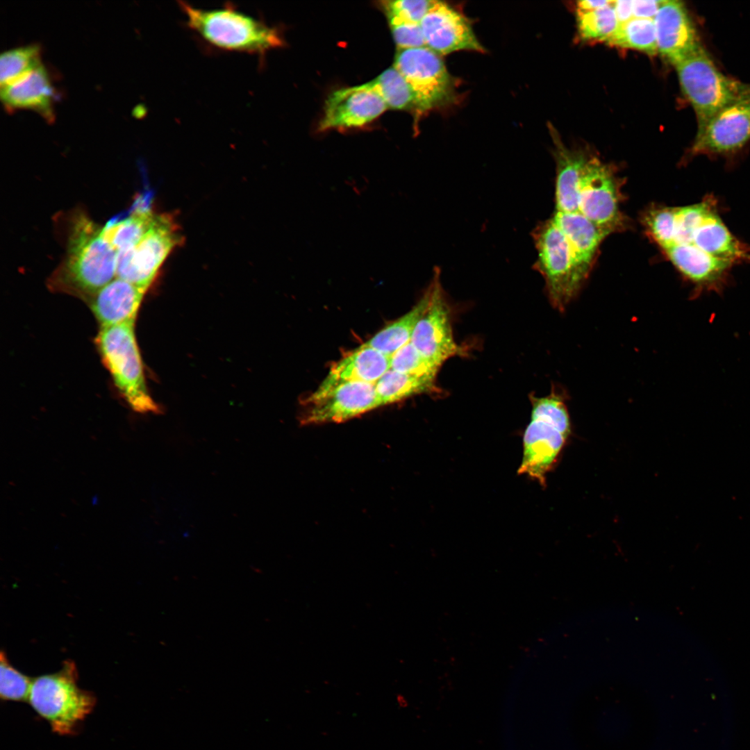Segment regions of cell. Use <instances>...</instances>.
Returning a JSON list of instances; mask_svg holds the SVG:
<instances>
[{
	"label": "cell",
	"mask_w": 750,
	"mask_h": 750,
	"mask_svg": "<svg viewBox=\"0 0 750 750\" xmlns=\"http://www.w3.org/2000/svg\"><path fill=\"white\" fill-rule=\"evenodd\" d=\"M532 236L538 252L533 268L543 276L551 304L559 311L576 296L588 274L552 218L540 222Z\"/></svg>",
	"instance_id": "52a82bcc"
},
{
	"label": "cell",
	"mask_w": 750,
	"mask_h": 750,
	"mask_svg": "<svg viewBox=\"0 0 750 750\" xmlns=\"http://www.w3.org/2000/svg\"><path fill=\"white\" fill-rule=\"evenodd\" d=\"M430 288L412 308L398 319L379 331L363 344L391 356L410 341L414 329L428 307Z\"/></svg>",
	"instance_id": "d4e9b609"
},
{
	"label": "cell",
	"mask_w": 750,
	"mask_h": 750,
	"mask_svg": "<svg viewBox=\"0 0 750 750\" xmlns=\"http://www.w3.org/2000/svg\"><path fill=\"white\" fill-rule=\"evenodd\" d=\"M390 365L391 356L362 344L335 362L326 378L311 395L322 394L342 383L376 384L390 369Z\"/></svg>",
	"instance_id": "ac0fdd59"
},
{
	"label": "cell",
	"mask_w": 750,
	"mask_h": 750,
	"mask_svg": "<svg viewBox=\"0 0 750 750\" xmlns=\"http://www.w3.org/2000/svg\"><path fill=\"white\" fill-rule=\"evenodd\" d=\"M78 679L77 667L72 660L65 661L55 673L33 678L27 701L58 735L76 734L95 707V695L81 688Z\"/></svg>",
	"instance_id": "277c9868"
},
{
	"label": "cell",
	"mask_w": 750,
	"mask_h": 750,
	"mask_svg": "<svg viewBox=\"0 0 750 750\" xmlns=\"http://www.w3.org/2000/svg\"><path fill=\"white\" fill-rule=\"evenodd\" d=\"M673 265L696 290H721L732 263L714 257L692 244H674L665 250Z\"/></svg>",
	"instance_id": "d6986e66"
},
{
	"label": "cell",
	"mask_w": 750,
	"mask_h": 750,
	"mask_svg": "<svg viewBox=\"0 0 750 750\" xmlns=\"http://www.w3.org/2000/svg\"><path fill=\"white\" fill-rule=\"evenodd\" d=\"M390 369L409 375L435 380L440 368L423 356L410 341L391 356Z\"/></svg>",
	"instance_id": "1f68e13d"
},
{
	"label": "cell",
	"mask_w": 750,
	"mask_h": 750,
	"mask_svg": "<svg viewBox=\"0 0 750 750\" xmlns=\"http://www.w3.org/2000/svg\"><path fill=\"white\" fill-rule=\"evenodd\" d=\"M606 42L610 46L637 50L650 56L658 52L654 21L651 19L632 18L619 24Z\"/></svg>",
	"instance_id": "83f0119b"
},
{
	"label": "cell",
	"mask_w": 750,
	"mask_h": 750,
	"mask_svg": "<svg viewBox=\"0 0 750 750\" xmlns=\"http://www.w3.org/2000/svg\"><path fill=\"white\" fill-rule=\"evenodd\" d=\"M428 287L429 303L414 329L410 342L423 356L440 368L449 358L465 355V351L456 342L453 335L450 309L438 267L435 268Z\"/></svg>",
	"instance_id": "8fae6325"
},
{
	"label": "cell",
	"mask_w": 750,
	"mask_h": 750,
	"mask_svg": "<svg viewBox=\"0 0 750 750\" xmlns=\"http://www.w3.org/2000/svg\"><path fill=\"white\" fill-rule=\"evenodd\" d=\"M394 67L415 91L422 114L457 101V83L441 56L427 47L398 49Z\"/></svg>",
	"instance_id": "ba28073f"
},
{
	"label": "cell",
	"mask_w": 750,
	"mask_h": 750,
	"mask_svg": "<svg viewBox=\"0 0 750 750\" xmlns=\"http://www.w3.org/2000/svg\"><path fill=\"white\" fill-rule=\"evenodd\" d=\"M178 3L187 26L212 47L263 56L283 44L277 28L233 4L209 9L183 1Z\"/></svg>",
	"instance_id": "7a4b0ae2"
},
{
	"label": "cell",
	"mask_w": 750,
	"mask_h": 750,
	"mask_svg": "<svg viewBox=\"0 0 750 750\" xmlns=\"http://www.w3.org/2000/svg\"><path fill=\"white\" fill-rule=\"evenodd\" d=\"M69 228L65 255L47 285L88 303L116 278L117 252L103 236L102 226L82 211L72 216Z\"/></svg>",
	"instance_id": "6da1fadb"
},
{
	"label": "cell",
	"mask_w": 750,
	"mask_h": 750,
	"mask_svg": "<svg viewBox=\"0 0 750 750\" xmlns=\"http://www.w3.org/2000/svg\"><path fill=\"white\" fill-rule=\"evenodd\" d=\"M381 406H386L420 394L435 392V380L388 370L376 383Z\"/></svg>",
	"instance_id": "4316f807"
},
{
	"label": "cell",
	"mask_w": 750,
	"mask_h": 750,
	"mask_svg": "<svg viewBox=\"0 0 750 750\" xmlns=\"http://www.w3.org/2000/svg\"><path fill=\"white\" fill-rule=\"evenodd\" d=\"M691 244L714 257L732 264L749 257V251L744 245L729 232L716 213L710 216L697 229Z\"/></svg>",
	"instance_id": "603a6c76"
},
{
	"label": "cell",
	"mask_w": 750,
	"mask_h": 750,
	"mask_svg": "<svg viewBox=\"0 0 750 750\" xmlns=\"http://www.w3.org/2000/svg\"><path fill=\"white\" fill-rule=\"evenodd\" d=\"M674 67L681 90L694 111L697 131L724 107L750 92V83L723 74L703 45Z\"/></svg>",
	"instance_id": "8992f818"
},
{
	"label": "cell",
	"mask_w": 750,
	"mask_h": 750,
	"mask_svg": "<svg viewBox=\"0 0 750 750\" xmlns=\"http://www.w3.org/2000/svg\"><path fill=\"white\" fill-rule=\"evenodd\" d=\"M549 129L554 144L553 156L556 167V211L578 212L580 180L589 156L583 151L567 148L551 124H549Z\"/></svg>",
	"instance_id": "44dd1931"
},
{
	"label": "cell",
	"mask_w": 750,
	"mask_h": 750,
	"mask_svg": "<svg viewBox=\"0 0 750 750\" xmlns=\"http://www.w3.org/2000/svg\"><path fill=\"white\" fill-rule=\"evenodd\" d=\"M369 83L388 108L412 112L416 120L423 115L415 91L394 66Z\"/></svg>",
	"instance_id": "484cf974"
},
{
	"label": "cell",
	"mask_w": 750,
	"mask_h": 750,
	"mask_svg": "<svg viewBox=\"0 0 750 750\" xmlns=\"http://www.w3.org/2000/svg\"><path fill=\"white\" fill-rule=\"evenodd\" d=\"M146 292L116 277L100 290L88 303L100 328L117 325L135 321Z\"/></svg>",
	"instance_id": "ffe728a7"
},
{
	"label": "cell",
	"mask_w": 750,
	"mask_h": 750,
	"mask_svg": "<svg viewBox=\"0 0 750 750\" xmlns=\"http://www.w3.org/2000/svg\"><path fill=\"white\" fill-rule=\"evenodd\" d=\"M613 167L589 156L579 184L578 212L610 233L622 228L620 187Z\"/></svg>",
	"instance_id": "30bf717a"
},
{
	"label": "cell",
	"mask_w": 750,
	"mask_h": 750,
	"mask_svg": "<svg viewBox=\"0 0 750 750\" xmlns=\"http://www.w3.org/2000/svg\"><path fill=\"white\" fill-rule=\"evenodd\" d=\"M388 106L370 83L333 91L325 101L319 131L360 127L379 117Z\"/></svg>",
	"instance_id": "5bb4252c"
},
{
	"label": "cell",
	"mask_w": 750,
	"mask_h": 750,
	"mask_svg": "<svg viewBox=\"0 0 750 750\" xmlns=\"http://www.w3.org/2000/svg\"><path fill=\"white\" fill-rule=\"evenodd\" d=\"M576 19L579 35L585 40L606 42L619 25L612 1L595 10L576 11Z\"/></svg>",
	"instance_id": "f546056e"
},
{
	"label": "cell",
	"mask_w": 750,
	"mask_h": 750,
	"mask_svg": "<svg viewBox=\"0 0 750 750\" xmlns=\"http://www.w3.org/2000/svg\"><path fill=\"white\" fill-rule=\"evenodd\" d=\"M612 7L619 24L633 18L632 1H612Z\"/></svg>",
	"instance_id": "74e56055"
},
{
	"label": "cell",
	"mask_w": 750,
	"mask_h": 750,
	"mask_svg": "<svg viewBox=\"0 0 750 750\" xmlns=\"http://www.w3.org/2000/svg\"><path fill=\"white\" fill-rule=\"evenodd\" d=\"M653 21L658 51L674 67L702 46L683 2L662 0Z\"/></svg>",
	"instance_id": "2e32d148"
},
{
	"label": "cell",
	"mask_w": 750,
	"mask_h": 750,
	"mask_svg": "<svg viewBox=\"0 0 750 750\" xmlns=\"http://www.w3.org/2000/svg\"><path fill=\"white\" fill-rule=\"evenodd\" d=\"M301 422L305 424L342 422L381 406L375 384L347 382L318 396L310 395Z\"/></svg>",
	"instance_id": "7c38bea8"
},
{
	"label": "cell",
	"mask_w": 750,
	"mask_h": 750,
	"mask_svg": "<svg viewBox=\"0 0 750 750\" xmlns=\"http://www.w3.org/2000/svg\"><path fill=\"white\" fill-rule=\"evenodd\" d=\"M612 1H603V0H583L577 2L576 11H589L597 9L599 8L607 6L611 3Z\"/></svg>",
	"instance_id": "f35d334b"
},
{
	"label": "cell",
	"mask_w": 750,
	"mask_h": 750,
	"mask_svg": "<svg viewBox=\"0 0 750 750\" xmlns=\"http://www.w3.org/2000/svg\"><path fill=\"white\" fill-rule=\"evenodd\" d=\"M661 3L662 0L632 1L633 18L653 19Z\"/></svg>",
	"instance_id": "8d00e7d4"
},
{
	"label": "cell",
	"mask_w": 750,
	"mask_h": 750,
	"mask_svg": "<svg viewBox=\"0 0 750 750\" xmlns=\"http://www.w3.org/2000/svg\"><path fill=\"white\" fill-rule=\"evenodd\" d=\"M644 222L651 237L665 250L674 242L676 208L658 207L649 210Z\"/></svg>",
	"instance_id": "836d02e7"
},
{
	"label": "cell",
	"mask_w": 750,
	"mask_h": 750,
	"mask_svg": "<svg viewBox=\"0 0 750 750\" xmlns=\"http://www.w3.org/2000/svg\"><path fill=\"white\" fill-rule=\"evenodd\" d=\"M135 321L101 327L96 344L102 361L118 392L135 412L160 413V406L150 396L138 347Z\"/></svg>",
	"instance_id": "5b68a950"
},
{
	"label": "cell",
	"mask_w": 750,
	"mask_h": 750,
	"mask_svg": "<svg viewBox=\"0 0 750 750\" xmlns=\"http://www.w3.org/2000/svg\"><path fill=\"white\" fill-rule=\"evenodd\" d=\"M54 89L41 64L12 81L1 86L0 97L7 109H29L45 119H53Z\"/></svg>",
	"instance_id": "e0dca14e"
},
{
	"label": "cell",
	"mask_w": 750,
	"mask_h": 750,
	"mask_svg": "<svg viewBox=\"0 0 750 750\" xmlns=\"http://www.w3.org/2000/svg\"><path fill=\"white\" fill-rule=\"evenodd\" d=\"M138 199L124 217H115L102 226V233L118 253L133 246L146 233L156 216L150 208Z\"/></svg>",
	"instance_id": "cb8c5ba5"
},
{
	"label": "cell",
	"mask_w": 750,
	"mask_h": 750,
	"mask_svg": "<svg viewBox=\"0 0 750 750\" xmlns=\"http://www.w3.org/2000/svg\"><path fill=\"white\" fill-rule=\"evenodd\" d=\"M387 17L398 49H410L426 46L420 24L405 21L394 17Z\"/></svg>",
	"instance_id": "d590c367"
},
{
	"label": "cell",
	"mask_w": 750,
	"mask_h": 750,
	"mask_svg": "<svg viewBox=\"0 0 750 750\" xmlns=\"http://www.w3.org/2000/svg\"><path fill=\"white\" fill-rule=\"evenodd\" d=\"M551 218L566 237L580 265L589 274L599 247L610 233L580 212L556 211Z\"/></svg>",
	"instance_id": "7402d4cb"
},
{
	"label": "cell",
	"mask_w": 750,
	"mask_h": 750,
	"mask_svg": "<svg viewBox=\"0 0 750 750\" xmlns=\"http://www.w3.org/2000/svg\"><path fill=\"white\" fill-rule=\"evenodd\" d=\"M420 26L426 46L440 56L458 51H485L467 18L444 2L437 1Z\"/></svg>",
	"instance_id": "9a60e30c"
},
{
	"label": "cell",
	"mask_w": 750,
	"mask_h": 750,
	"mask_svg": "<svg viewBox=\"0 0 750 750\" xmlns=\"http://www.w3.org/2000/svg\"><path fill=\"white\" fill-rule=\"evenodd\" d=\"M531 420L523 437V456L518 473L526 474L543 486L547 474L555 466L571 434V422L564 394L530 397Z\"/></svg>",
	"instance_id": "3957f363"
},
{
	"label": "cell",
	"mask_w": 750,
	"mask_h": 750,
	"mask_svg": "<svg viewBox=\"0 0 750 750\" xmlns=\"http://www.w3.org/2000/svg\"><path fill=\"white\" fill-rule=\"evenodd\" d=\"M714 213L715 210L711 199L692 206L676 208L673 245L691 243L697 229Z\"/></svg>",
	"instance_id": "4dcf8cb0"
},
{
	"label": "cell",
	"mask_w": 750,
	"mask_h": 750,
	"mask_svg": "<svg viewBox=\"0 0 750 750\" xmlns=\"http://www.w3.org/2000/svg\"><path fill=\"white\" fill-rule=\"evenodd\" d=\"M181 241L172 217L156 215L139 241L118 253L116 277L147 291L167 256Z\"/></svg>",
	"instance_id": "9c48e42d"
},
{
	"label": "cell",
	"mask_w": 750,
	"mask_h": 750,
	"mask_svg": "<svg viewBox=\"0 0 750 750\" xmlns=\"http://www.w3.org/2000/svg\"><path fill=\"white\" fill-rule=\"evenodd\" d=\"M437 1L434 0H398L382 1V7L387 17L420 24Z\"/></svg>",
	"instance_id": "e575fe53"
},
{
	"label": "cell",
	"mask_w": 750,
	"mask_h": 750,
	"mask_svg": "<svg viewBox=\"0 0 750 750\" xmlns=\"http://www.w3.org/2000/svg\"><path fill=\"white\" fill-rule=\"evenodd\" d=\"M750 140V92L726 106L697 132L691 155L733 152Z\"/></svg>",
	"instance_id": "4fadbf2b"
},
{
	"label": "cell",
	"mask_w": 750,
	"mask_h": 750,
	"mask_svg": "<svg viewBox=\"0 0 750 750\" xmlns=\"http://www.w3.org/2000/svg\"><path fill=\"white\" fill-rule=\"evenodd\" d=\"M40 47L30 44L12 48L0 55V83L4 85L41 65Z\"/></svg>",
	"instance_id": "f1b7e54d"
},
{
	"label": "cell",
	"mask_w": 750,
	"mask_h": 750,
	"mask_svg": "<svg viewBox=\"0 0 750 750\" xmlns=\"http://www.w3.org/2000/svg\"><path fill=\"white\" fill-rule=\"evenodd\" d=\"M33 678L24 675L12 665L1 651L0 654V697L3 701H27Z\"/></svg>",
	"instance_id": "d6a6232c"
}]
</instances>
